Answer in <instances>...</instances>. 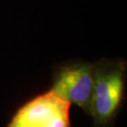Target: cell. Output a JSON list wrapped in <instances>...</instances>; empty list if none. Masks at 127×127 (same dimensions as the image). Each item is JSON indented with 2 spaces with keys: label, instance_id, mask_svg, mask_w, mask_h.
<instances>
[{
  "label": "cell",
  "instance_id": "1",
  "mask_svg": "<svg viewBox=\"0 0 127 127\" xmlns=\"http://www.w3.org/2000/svg\"><path fill=\"white\" fill-rule=\"evenodd\" d=\"M125 64L102 60L93 65V88L89 115L94 127H110L125 101Z\"/></svg>",
  "mask_w": 127,
  "mask_h": 127
},
{
  "label": "cell",
  "instance_id": "3",
  "mask_svg": "<svg viewBox=\"0 0 127 127\" xmlns=\"http://www.w3.org/2000/svg\"><path fill=\"white\" fill-rule=\"evenodd\" d=\"M93 88V65L77 62L59 68L54 75L50 91L71 105L89 114Z\"/></svg>",
  "mask_w": 127,
  "mask_h": 127
},
{
  "label": "cell",
  "instance_id": "2",
  "mask_svg": "<svg viewBox=\"0 0 127 127\" xmlns=\"http://www.w3.org/2000/svg\"><path fill=\"white\" fill-rule=\"evenodd\" d=\"M70 104L51 91L20 107L7 127H70Z\"/></svg>",
  "mask_w": 127,
  "mask_h": 127
}]
</instances>
